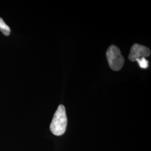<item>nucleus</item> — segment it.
Wrapping results in <instances>:
<instances>
[{"mask_svg":"<svg viewBox=\"0 0 151 151\" xmlns=\"http://www.w3.org/2000/svg\"><path fill=\"white\" fill-rule=\"evenodd\" d=\"M150 54L151 50L148 48L138 44H134L130 49L128 58L130 60L134 62L137 59L148 57Z\"/></svg>","mask_w":151,"mask_h":151,"instance_id":"nucleus-3","label":"nucleus"},{"mask_svg":"<svg viewBox=\"0 0 151 151\" xmlns=\"http://www.w3.org/2000/svg\"><path fill=\"white\" fill-rule=\"evenodd\" d=\"M67 125V118L65 107L62 105H60L54 113L50 125V130L54 135L60 136L65 133Z\"/></svg>","mask_w":151,"mask_h":151,"instance_id":"nucleus-1","label":"nucleus"},{"mask_svg":"<svg viewBox=\"0 0 151 151\" xmlns=\"http://www.w3.org/2000/svg\"><path fill=\"white\" fill-rule=\"evenodd\" d=\"M0 31L6 36H9L10 34V31H11L10 28L1 17H0Z\"/></svg>","mask_w":151,"mask_h":151,"instance_id":"nucleus-4","label":"nucleus"},{"mask_svg":"<svg viewBox=\"0 0 151 151\" xmlns=\"http://www.w3.org/2000/svg\"><path fill=\"white\" fill-rule=\"evenodd\" d=\"M106 57L110 67L115 71L120 70L123 67L124 58L116 46L111 45L106 52Z\"/></svg>","mask_w":151,"mask_h":151,"instance_id":"nucleus-2","label":"nucleus"},{"mask_svg":"<svg viewBox=\"0 0 151 151\" xmlns=\"http://www.w3.org/2000/svg\"><path fill=\"white\" fill-rule=\"evenodd\" d=\"M135 61H137L138 63V65H139V67L142 68L146 69L148 67L149 62L145 57H142L139 59H137L135 60Z\"/></svg>","mask_w":151,"mask_h":151,"instance_id":"nucleus-5","label":"nucleus"}]
</instances>
